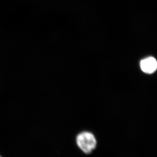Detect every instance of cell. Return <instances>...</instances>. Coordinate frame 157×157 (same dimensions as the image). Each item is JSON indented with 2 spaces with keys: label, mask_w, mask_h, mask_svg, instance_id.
Returning a JSON list of instances; mask_svg holds the SVG:
<instances>
[{
  "label": "cell",
  "mask_w": 157,
  "mask_h": 157,
  "mask_svg": "<svg viewBox=\"0 0 157 157\" xmlns=\"http://www.w3.org/2000/svg\"><path fill=\"white\" fill-rule=\"evenodd\" d=\"M76 143L79 149L86 155L90 154L97 147V139L91 132H83L76 137Z\"/></svg>",
  "instance_id": "1"
},
{
  "label": "cell",
  "mask_w": 157,
  "mask_h": 157,
  "mask_svg": "<svg viewBox=\"0 0 157 157\" xmlns=\"http://www.w3.org/2000/svg\"><path fill=\"white\" fill-rule=\"evenodd\" d=\"M0 157H1V156H0Z\"/></svg>",
  "instance_id": "3"
},
{
  "label": "cell",
  "mask_w": 157,
  "mask_h": 157,
  "mask_svg": "<svg viewBox=\"0 0 157 157\" xmlns=\"http://www.w3.org/2000/svg\"><path fill=\"white\" fill-rule=\"evenodd\" d=\"M140 67L144 73L148 74L154 73L157 68L156 60L153 57L143 59L140 62Z\"/></svg>",
  "instance_id": "2"
}]
</instances>
